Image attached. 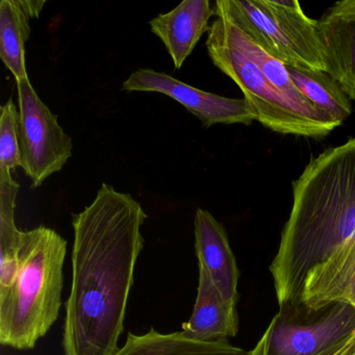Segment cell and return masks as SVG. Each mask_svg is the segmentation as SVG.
<instances>
[{
    "instance_id": "21",
    "label": "cell",
    "mask_w": 355,
    "mask_h": 355,
    "mask_svg": "<svg viewBox=\"0 0 355 355\" xmlns=\"http://www.w3.org/2000/svg\"><path fill=\"white\" fill-rule=\"evenodd\" d=\"M338 355H355V338L354 340L351 343L350 346L347 347V348Z\"/></svg>"
},
{
    "instance_id": "12",
    "label": "cell",
    "mask_w": 355,
    "mask_h": 355,
    "mask_svg": "<svg viewBox=\"0 0 355 355\" xmlns=\"http://www.w3.org/2000/svg\"><path fill=\"white\" fill-rule=\"evenodd\" d=\"M215 3L266 53L286 66L306 69L298 51L263 0H218Z\"/></svg>"
},
{
    "instance_id": "4",
    "label": "cell",
    "mask_w": 355,
    "mask_h": 355,
    "mask_svg": "<svg viewBox=\"0 0 355 355\" xmlns=\"http://www.w3.org/2000/svg\"><path fill=\"white\" fill-rule=\"evenodd\" d=\"M216 20L207 34V49L214 65L232 78L254 110L257 121L282 135L323 138L340 126L327 114L301 107L266 78L243 42L242 31L215 3Z\"/></svg>"
},
{
    "instance_id": "14",
    "label": "cell",
    "mask_w": 355,
    "mask_h": 355,
    "mask_svg": "<svg viewBox=\"0 0 355 355\" xmlns=\"http://www.w3.org/2000/svg\"><path fill=\"white\" fill-rule=\"evenodd\" d=\"M114 355H251V352L223 342H198L182 332L163 334L151 328L143 336L128 334L125 345Z\"/></svg>"
},
{
    "instance_id": "17",
    "label": "cell",
    "mask_w": 355,
    "mask_h": 355,
    "mask_svg": "<svg viewBox=\"0 0 355 355\" xmlns=\"http://www.w3.org/2000/svg\"><path fill=\"white\" fill-rule=\"evenodd\" d=\"M30 19L18 0L0 3V58L15 76L16 82L28 78L26 43L32 32Z\"/></svg>"
},
{
    "instance_id": "20",
    "label": "cell",
    "mask_w": 355,
    "mask_h": 355,
    "mask_svg": "<svg viewBox=\"0 0 355 355\" xmlns=\"http://www.w3.org/2000/svg\"><path fill=\"white\" fill-rule=\"evenodd\" d=\"M20 7L22 8L24 12L28 14V17L31 19L34 18H39L41 11L43 10L46 1L42 0V1H34V0H18Z\"/></svg>"
},
{
    "instance_id": "3",
    "label": "cell",
    "mask_w": 355,
    "mask_h": 355,
    "mask_svg": "<svg viewBox=\"0 0 355 355\" xmlns=\"http://www.w3.org/2000/svg\"><path fill=\"white\" fill-rule=\"evenodd\" d=\"M67 242L45 226L24 232L19 266L0 296V343L18 350L36 346L57 321L62 306Z\"/></svg>"
},
{
    "instance_id": "2",
    "label": "cell",
    "mask_w": 355,
    "mask_h": 355,
    "mask_svg": "<svg viewBox=\"0 0 355 355\" xmlns=\"http://www.w3.org/2000/svg\"><path fill=\"white\" fill-rule=\"evenodd\" d=\"M355 236V138L311 157L270 266L280 311L302 305L305 280Z\"/></svg>"
},
{
    "instance_id": "19",
    "label": "cell",
    "mask_w": 355,
    "mask_h": 355,
    "mask_svg": "<svg viewBox=\"0 0 355 355\" xmlns=\"http://www.w3.org/2000/svg\"><path fill=\"white\" fill-rule=\"evenodd\" d=\"M21 166L20 113L9 99L0 114V171L12 173Z\"/></svg>"
},
{
    "instance_id": "7",
    "label": "cell",
    "mask_w": 355,
    "mask_h": 355,
    "mask_svg": "<svg viewBox=\"0 0 355 355\" xmlns=\"http://www.w3.org/2000/svg\"><path fill=\"white\" fill-rule=\"evenodd\" d=\"M126 92H157L167 95L184 105L203 128L215 124L250 125L257 114L246 99H232L205 92L168 74L153 69H138L122 85Z\"/></svg>"
},
{
    "instance_id": "11",
    "label": "cell",
    "mask_w": 355,
    "mask_h": 355,
    "mask_svg": "<svg viewBox=\"0 0 355 355\" xmlns=\"http://www.w3.org/2000/svg\"><path fill=\"white\" fill-rule=\"evenodd\" d=\"M215 8L209 0H184L169 13L149 22L151 32L161 39L176 69L182 67L203 34L209 32Z\"/></svg>"
},
{
    "instance_id": "10",
    "label": "cell",
    "mask_w": 355,
    "mask_h": 355,
    "mask_svg": "<svg viewBox=\"0 0 355 355\" xmlns=\"http://www.w3.org/2000/svg\"><path fill=\"white\" fill-rule=\"evenodd\" d=\"M334 303L355 307V236L307 276L302 307L315 311Z\"/></svg>"
},
{
    "instance_id": "9",
    "label": "cell",
    "mask_w": 355,
    "mask_h": 355,
    "mask_svg": "<svg viewBox=\"0 0 355 355\" xmlns=\"http://www.w3.org/2000/svg\"><path fill=\"white\" fill-rule=\"evenodd\" d=\"M194 234L199 268L207 272L226 300L238 302L240 272L225 228L209 211L197 209Z\"/></svg>"
},
{
    "instance_id": "13",
    "label": "cell",
    "mask_w": 355,
    "mask_h": 355,
    "mask_svg": "<svg viewBox=\"0 0 355 355\" xmlns=\"http://www.w3.org/2000/svg\"><path fill=\"white\" fill-rule=\"evenodd\" d=\"M239 331L236 303L226 300L205 270L199 268L198 288L192 315L182 334L198 342H223Z\"/></svg>"
},
{
    "instance_id": "15",
    "label": "cell",
    "mask_w": 355,
    "mask_h": 355,
    "mask_svg": "<svg viewBox=\"0 0 355 355\" xmlns=\"http://www.w3.org/2000/svg\"><path fill=\"white\" fill-rule=\"evenodd\" d=\"M266 8L294 45L305 68L325 72L317 20L305 15L296 0H263Z\"/></svg>"
},
{
    "instance_id": "6",
    "label": "cell",
    "mask_w": 355,
    "mask_h": 355,
    "mask_svg": "<svg viewBox=\"0 0 355 355\" xmlns=\"http://www.w3.org/2000/svg\"><path fill=\"white\" fill-rule=\"evenodd\" d=\"M16 83L19 98L21 168L32 180V188L36 189L63 169L71 157L73 144L58 122V116L39 98L30 80Z\"/></svg>"
},
{
    "instance_id": "18",
    "label": "cell",
    "mask_w": 355,
    "mask_h": 355,
    "mask_svg": "<svg viewBox=\"0 0 355 355\" xmlns=\"http://www.w3.org/2000/svg\"><path fill=\"white\" fill-rule=\"evenodd\" d=\"M286 67L301 94L334 121L342 124L351 115L350 99L329 74L293 66Z\"/></svg>"
},
{
    "instance_id": "5",
    "label": "cell",
    "mask_w": 355,
    "mask_h": 355,
    "mask_svg": "<svg viewBox=\"0 0 355 355\" xmlns=\"http://www.w3.org/2000/svg\"><path fill=\"white\" fill-rule=\"evenodd\" d=\"M355 338V307L334 303L315 311H280L251 355H338Z\"/></svg>"
},
{
    "instance_id": "1",
    "label": "cell",
    "mask_w": 355,
    "mask_h": 355,
    "mask_svg": "<svg viewBox=\"0 0 355 355\" xmlns=\"http://www.w3.org/2000/svg\"><path fill=\"white\" fill-rule=\"evenodd\" d=\"M146 218L132 195L107 184L82 213L72 214V284L64 355H114L119 350Z\"/></svg>"
},
{
    "instance_id": "16",
    "label": "cell",
    "mask_w": 355,
    "mask_h": 355,
    "mask_svg": "<svg viewBox=\"0 0 355 355\" xmlns=\"http://www.w3.org/2000/svg\"><path fill=\"white\" fill-rule=\"evenodd\" d=\"M19 184L10 172L0 171V296L13 284L19 266L24 232L15 223Z\"/></svg>"
},
{
    "instance_id": "8",
    "label": "cell",
    "mask_w": 355,
    "mask_h": 355,
    "mask_svg": "<svg viewBox=\"0 0 355 355\" xmlns=\"http://www.w3.org/2000/svg\"><path fill=\"white\" fill-rule=\"evenodd\" d=\"M325 72L355 103V0H343L328 8L319 20Z\"/></svg>"
}]
</instances>
